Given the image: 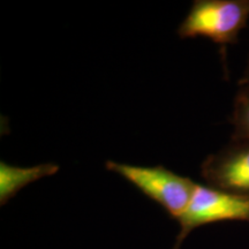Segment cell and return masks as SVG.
Returning <instances> with one entry per match:
<instances>
[{"mask_svg": "<svg viewBox=\"0 0 249 249\" xmlns=\"http://www.w3.org/2000/svg\"><path fill=\"white\" fill-rule=\"evenodd\" d=\"M230 121L234 128L232 139H249V85L239 86Z\"/></svg>", "mask_w": 249, "mask_h": 249, "instance_id": "8992f818", "label": "cell"}, {"mask_svg": "<svg viewBox=\"0 0 249 249\" xmlns=\"http://www.w3.org/2000/svg\"><path fill=\"white\" fill-rule=\"evenodd\" d=\"M208 186L232 194L249 196V139H231L201 165Z\"/></svg>", "mask_w": 249, "mask_h": 249, "instance_id": "277c9868", "label": "cell"}, {"mask_svg": "<svg viewBox=\"0 0 249 249\" xmlns=\"http://www.w3.org/2000/svg\"><path fill=\"white\" fill-rule=\"evenodd\" d=\"M249 0H195L178 29L181 38L207 37L220 46L223 61L229 45L247 27Z\"/></svg>", "mask_w": 249, "mask_h": 249, "instance_id": "6da1fadb", "label": "cell"}, {"mask_svg": "<svg viewBox=\"0 0 249 249\" xmlns=\"http://www.w3.org/2000/svg\"><path fill=\"white\" fill-rule=\"evenodd\" d=\"M105 167L119 174L145 196L157 202L177 220L188 207L197 185L192 179L179 176L161 165L148 167L107 160Z\"/></svg>", "mask_w": 249, "mask_h": 249, "instance_id": "7a4b0ae2", "label": "cell"}, {"mask_svg": "<svg viewBox=\"0 0 249 249\" xmlns=\"http://www.w3.org/2000/svg\"><path fill=\"white\" fill-rule=\"evenodd\" d=\"M230 220L249 223V196L197 183L188 207L178 219L180 231L173 249H180L183 240L197 227Z\"/></svg>", "mask_w": 249, "mask_h": 249, "instance_id": "3957f363", "label": "cell"}, {"mask_svg": "<svg viewBox=\"0 0 249 249\" xmlns=\"http://www.w3.org/2000/svg\"><path fill=\"white\" fill-rule=\"evenodd\" d=\"M238 85L239 86H248L249 85V57H248V62H247V66H246L244 75H242L240 81H239Z\"/></svg>", "mask_w": 249, "mask_h": 249, "instance_id": "52a82bcc", "label": "cell"}, {"mask_svg": "<svg viewBox=\"0 0 249 249\" xmlns=\"http://www.w3.org/2000/svg\"><path fill=\"white\" fill-rule=\"evenodd\" d=\"M59 165L44 163L31 167H18L5 161L0 163V204L4 205L24 187L37 180L53 176Z\"/></svg>", "mask_w": 249, "mask_h": 249, "instance_id": "5b68a950", "label": "cell"}]
</instances>
